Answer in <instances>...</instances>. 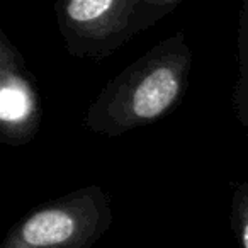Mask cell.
I'll list each match as a JSON object with an SVG mask.
<instances>
[{
  "label": "cell",
  "instance_id": "6da1fadb",
  "mask_svg": "<svg viewBox=\"0 0 248 248\" xmlns=\"http://www.w3.org/2000/svg\"><path fill=\"white\" fill-rule=\"evenodd\" d=\"M192 49L184 32L156 43L104 85L82 119L93 135L117 138L169 116L184 99Z\"/></svg>",
  "mask_w": 248,
  "mask_h": 248
},
{
  "label": "cell",
  "instance_id": "7a4b0ae2",
  "mask_svg": "<svg viewBox=\"0 0 248 248\" xmlns=\"http://www.w3.org/2000/svg\"><path fill=\"white\" fill-rule=\"evenodd\" d=\"M112 219L110 196L89 184L34 207L12 224L0 248H93Z\"/></svg>",
  "mask_w": 248,
  "mask_h": 248
},
{
  "label": "cell",
  "instance_id": "3957f363",
  "mask_svg": "<svg viewBox=\"0 0 248 248\" xmlns=\"http://www.w3.org/2000/svg\"><path fill=\"white\" fill-rule=\"evenodd\" d=\"M55 17L65 49L102 62L146 31L143 0H58Z\"/></svg>",
  "mask_w": 248,
  "mask_h": 248
},
{
  "label": "cell",
  "instance_id": "277c9868",
  "mask_svg": "<svg viewBox=\"0 0 248 248\" xmlns=\"http://www.w3.org/2000/svg\"><path fill=\"white\" fill-rule=\"evenodd\" d=\"M43 121L41 97L17 46L0 29V141L31 143Z\"/></svg>",
  "mask_w": 248,
  "mask_h": 248
},
{
  "label": "cell",
  "instance_id": "5b68a950",
  "mask_svg": "<svg viewBox=\"0 0 248 248\" xmlns=\"http://www.w3.org/2000/svg\"><path fill=\"white\" fill-rule=\"evenodd\" d=\"M238 77L231 92L234 117L248 133V0H238Z\"/></svg>",
  "mask_w": 248,
  "mask_h": 248
},
{
  "label": "cell",
  "instance_id": "8992f818",
  "mask_svg": "<svg viewBox=\"0 0 248 248\" xmlns=\"http://www.w3.org/2000/svg\"><path fill=\"white\" fill-rule=\"evenodd\" d=\"M230 224L240 248H248V182L231 186Z\"/></svg>",
  "mask_w": 248,
  "mask_h": 248
},
{
  "label": "cell",
  "instance_id": "52a82bcc",
  "mask_svg": "<svg viewBox=\"0 0 248 248\" xmlns=\"http://www.w3.org/2000/svg\"><path fill=\"white\" fill-rule=\"evenodd\" d=\"M180 2L182 0H143V17H145L146 28L150 29L160 19L175 11Z\"/></svg>",
  "mask_w": 248,
  "mask_h": 248
}]
</instances>
